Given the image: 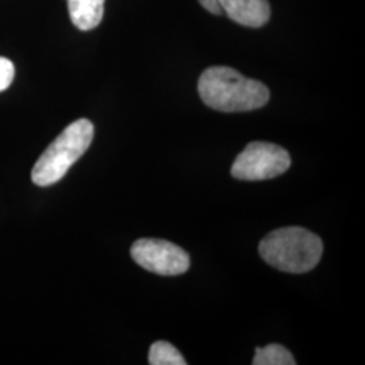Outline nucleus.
Listing matches in <instances>:
<instances>
[{
	"mask_svg": "<svg viewBox=\"0 0 365 365\" xmlns=\"http://www.w3.org/2000/svg\"><path fill=\"white\" fill-rule=\"evenodd\" d=\"M199 3L210 13L226 14L242 26H264L271 18L268 0H199Z\"/></svg>",
	"mask_w": 365,
	"mask_h": 365,
	"instance_id": "423d86ee",
	"label": "nucleus"
},
{
	"mask_svg": "<svg viewBox=\"0 0 365 365\" xmlns=\"http://www.w3.org/2000/svg\"><path fill=\"white\" fill-rule=\"evenodd\" d=\"M289 165L291 157L284 148L256 141L247 145L237 156L232 167V176L248 182L267 180L283 175Z\"/></svg>",
	"mask_w": 365,
	"mask_h": 365,
	"instance_id": "20e7f679",
	"label": "nucleus"
},
{
	"mask_svg": "<svg viewBox=\"0 0 365 365\" xmlns=\"http://www.w3.org/2000/svg\"><path fill=\"white\" fill-rule=\"evenodd\" d=\"M294 364H297L294 356L279 344H271L264 348H257L253 357V365Z\"/></svg>",
	"mask_w": 365,
	"mask_h": 365,
	"instance_id": "6e6552de",
	"label": "nucleus"
},
{
	"mask_svg": "<svg viewBox=\"0 0 365 365\" xmlns=\"http://www.w3.org/2000/svg\"><path fill=\"white\" fill-rule=\"evenodd\" d=\"M150 365H185L182 353L167 341H157L149 351Z\"/></svg>",
	"mask_w": 365,
	"mask_h": 365,
	"instance_id": "1a4fd4ad",
	"label": "nucleus"
},
{
	"mask_svg": "<svg viewBox=\"0 0 365 365\" xmlns=\"http://www.w3.org/2000/svg\"><path fill=\"white\" fill-rule=\"evenodd\" d=\"M197 91L205 105L222 113L257 110L269 101V90L265 84L245 78L229 66L206 69L199 78Z\"/></svg>",
	"mask_w": 365,
	"mask_h": 365,
	"instance_id": "f257e3e1",
	"label": "nucleus"
},
{
	"mask_svg": "<svg viewBox=\"0 0 365 365\" xmlns=\"http://www.w3.org/2000/svg\"><path fill=\"white\" fill-rule=\"evenodd\" d=\"M71 21L81 31L99 26L105 14V0H66Z\"/></svg>",
	"mask_w": 365,
	"mask_h": 365,
	"instance_id": "0eeeda50",
	"label": "nucleus"
},
{
	"mask_svg": "<svg viewBox=\"0 0 365 365\" xmlns=\"http://www.w3.org/2000/svg\"><path fill=\"white\" fill-rule=\"evenodd\" d=\"M262 260L288 274L312 271L321 260L324 245L321 238L303 227H282L261 240Z\"/></svg>",
	"mask_w": 365,
	"mask_h": 365,
	"instance_id": "f03ea898",
	"label": "nucleus"
},
{
	"mask_svg": "<svg viewBox=\"0 0 365 365\" xmlns=\"http://www.w3.org/2000/svg\"><path fill=\"white\" fill-rule=\"evenodd\" d=\"M93 140V125L88 119L72 122L48 146L31 170V180L39 187L60 182L83 156Z\"/></svg>",
	"mask_w": 365,
	"mask_h": 365,
	"instance_id": "7ed1b4c3",
	"label": "nucleus"
},
{
	"mask_svg": "<svg viewBox=\"0 0 365 365\" xmlns=\"http://www.w3.org/2000/svg\"><path fill=\"white\" fill-rule=\"evenodd\" d=\"M130 255L140 267L161 276L185 274L190 268L188 253L165 240H137L131 247Z\"/></svg>",
	"mask_w": 365,
	"mask_h": 365,
	"instance_id": "39448f33",
	"label": "nucleus"
},
{
	"mask_svg": "<svg viewBox=\"0 0 365 365\" xmlns=\"http://www.w3.org/2000/svg\"><path fill=\"white\" fill-rule=\"evenodd\" d=\"M15 68L6 57H0V92L7 90L13 83Z\"/></svg>",
	"mask_w": 365,
	"mask_h": 365,
	"instance_id": "9d476101",
	"label": "nucleus"
}]
</instances>
